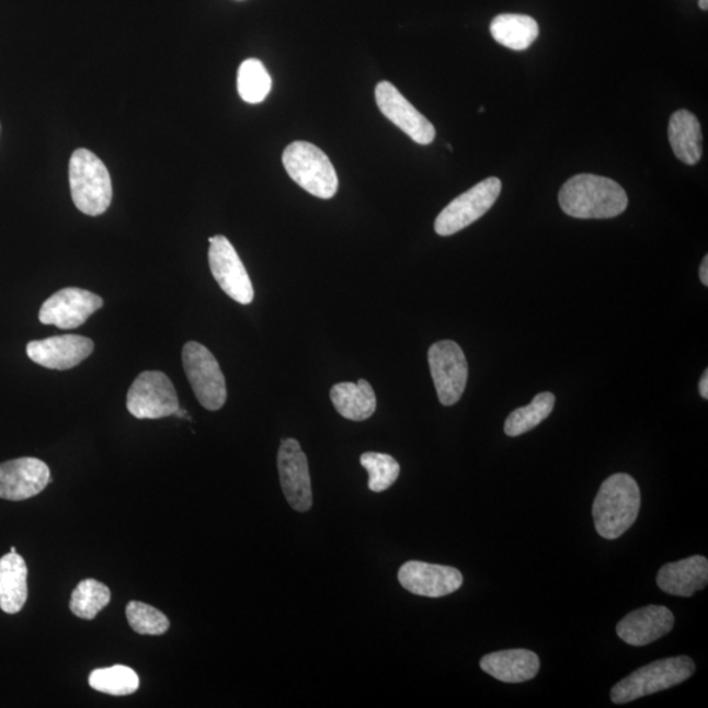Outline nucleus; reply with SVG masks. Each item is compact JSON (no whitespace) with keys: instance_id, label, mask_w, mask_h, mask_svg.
I'll return each mask as SVG.
<instances>
[{"instance_id":"nucleus-27","label":"nucleus","mask_w":708,"mask_h":708,"mask_svg":"<svg viewBox=\"0 0 708 708\" xmlns=\"http://www.w3.org/2000/svg\"><path fill=\"white\" fill-rule=\"evenodd\" d=\"M110 603V587L98 580L87 579L73 590L70 609L79 618L93 619Z\"/></svg>"},{"instance_id":"nucleus-33","label":"nucleus","mask_w":708,"mask_h":708,"mask_svg":"<svg viewBox=\"0 0 708 708\" xmlns=\"http://www.w3.org/2000/svg\"><path fill=\"white\" fill-rule=\"evenodd\" d=\"M10 552H18V551H16V547H11V551H10Z\"/></svg>"},{"instance_id":"nucleus-6","label":"nucleus","mask_w":708,"mask_h":708,"mask_svg":"<svg viewBox=\"0 0 708 708\" xmlns=\"http://www.w3.org/2000/svg\"><path fill=\"white\" fill-rule=\"evenodd\" d=\"M183 366L192 390L204 409H222L227 399L226 380L212 352L203 344L186 343L183 349Z\"/></svg>"},{"instance_id":"nucleus-1","label":"nucleus","mask_w":708,"mask_h":708,"mask_svg":"<svg viewBox=\"0 0 708 708\" xmlns=\"http://www.w3.org/2000/svg\"><path fill=\"white\" fill-rule=\"evenodd\" d=\"M559 204L567 216L573 218L607 219L623 214L629 205V197L614 180L583 173L562 186Z\"/></svg>"},{"instance_id":"nucleus-3","label":"nucleus","mask_w":708,"mask_h":708,"mask_svg":"<svg viewBox=\"0 0 708 708\" xmlns=\"http://www.w3.org/2000/svg\"><path fill=\"white\" fill-rule=\"evenodd\" d=\"M70 190L77 209L87 216L98 217L109 210L112 203V180L105 164L87 149L72 152L69 167Z\"/></svg>"},{"instance_id":"nucleus-23","label":"nucleus","mask_w":708,"mask_h":708,"mask_svg":"<svg viewBox=\"0 0 708 708\" xmlns=\"http://www.w3.org/2000/svg\"><path fill=\"white\" fill-rule=\"evenodd\" d=\"M490 30L496 43L516 52L529 49L539 35L536 20L517 13H501L492 20Z\"/></svg>"},{"instance_id":"nucleus-28","label":"nucleus","mask_w":708,"mask_h":708,"mask_svg":"<svg viewBox=\"0 0 708 708\" xmlns=\"http://www.w3.org/2000/svg\"><path fill=\"white\" fill-rule=\"evenodd\" d=\"M361 465L369 473V490L376 493L389 490L397 482L400 466L396 458L384 453H365L361 456Z\"/></svg>"},{"instance_id":"nucleus-20","label":"nucleus","mask_w":708,"mask_h":708,"mask_svg":"<svg viewBox=\"0 0 708 708\" xmlns=\"http://www.w3.org/2000/svg\"><path fill=\"white\" fill-rule=\"evenodd\" d=\"M28 568L18 552L5 553L0 558V609L16 614L23 609L28 598Z\"/></svg>"},{"instance_id":"nucleus-8","label":"nucleus","mask_w":708,"mask_h":708,"mask_svg":"<svg viewBox=\"0 0 708 708\" xmlns=\"http://www.w3.org/2000/svg\"><path fill=\"white\" fill-rule=\"evenodd\" d=\"M126 407L136 419H163L180 409L178 392L162 372H144L130 386Z\"/></svg>"},{"instance_id":"nucleus-17","label":"nucleus","mask_w":708,"mask_h":708,"mask_svg":"<svg viewBox=\"0 0 708 708\" xmlns=\"http://www.w3.org/2000/svg\"><path fill=\"white\" fill-rule=\"evenodd\" d=\"M673 626L674 616L667 607L651 605L627 614L617 626V636L627 644L643 647L665 637Z\"/></svg>"},{"instance_id":"nucleus-31","label":"nucleus","mask_w":708,"mask_h":708,"mask_svg":"<svg viewBox=\"0 0 708 708\" xmlns=\"http://www.w3.org/2000/svg\"><path fill=\"white\" fill-rule=\"evenodd\" d=\"M699 277L700 282H703L705 286H708V256H705L703 264H700Z\"/></svg>"},{"instance_id":"nucleus-12","label":"nucleus","mask_w":708,"mask_h":708,"mask_svg":"<svg viewBox=\"0 0 708 708\" xmlns=\"http://www.w3.org/2000/svg\"><path fill=\"white\" fill-rule=\"evenodd\" d=\"M278 476L287 503L297 512H307L312 506L309 460L297 439H284L279 446Z\"/></svg>"},{"instance_id":"nucleus-29","label":"nucleus","mask_w":708,"mask_h":708,"mask_svg":"<svg viewBox=\"0 0 708 708\" xmlns=\"http://www.w3.org/2000/svg\"><path fill=\"white\" fill-rule=\"evenodd\" d=\"M126 617L132 629L141 636H163L170 629V620L162 612L139 601L126 606Z\"/></svg>"},{"instance_id":"nucleus-24","label":"nucleus","mask_w":708,"mask_h":708,"mask_svg":"<svg viewBox=\"0 0 708 708\" xmlns=\"http://www.w3.org/2000/svg\"><path fill=\"white\" fill-rule=\"evenodd\" d=\"M556 406V397L551 392H540L534 397L530 404L514 410L507 416L504 431L506 436L517 437L534 430L551 415Z\"/></svg>"},{"instance_id":"nucleus-19","label":"nucleus","mask_w":708,"mask_h":708,"mask_svg":"<svg viewBox=\"0 0 708 708\" xmlns=\"http://www.w3.org/2000/svg\"><path fill=\"white\" fill-rule=\"evenodd\" d=\"M538 654L529 650H506L486 654L480 667L505 684L526 683L539 672Z\"/></svg>"},{"instance_id":"nucleus-2","label":"nucleus","mask_w":708,"mask_h":708,"mask_svg":"<svg viewBox=\"0 0 708 708\" xmlns=\"http://www.w3.org/2000/svg\"><path fill=\"white\" fill-rule=\"evenodd\" d=\"M640 490L629 473L607 478L593 503L594 526L601 537L617 539L636 524L640 511Z\"/></svg>"},{"instance_id":"nucleus-25","label":"nucleus","mask_w":708,"mask_h":708,"mask_svg":"<svg viewBox=\"0 0 708 708\" xmlns=\"http://www.w3.org/2000/svg\"><path fill=\"white\" fill-rule=\"evenodd\" d=\"M272 78L263 62L250 58L240 65L238 71V92L245 103H263L270 95Z\"/></svg>"},{"instance_id":"nucleus-30","label":"nucleus","mask_w":708,"mask_h":708,"mask_svg":"<svg viewBox=\"0 0 708 708\" xmlns=\"http://www.w3.org/2000/svg\"><path fill=\"white\" fill-rule=\"evenodd\" d=\"M700 397L708 399V372L706 370L703 378L699 380Z\"/></svg>"},{"instance_id":"nucleus-9","label":"nucleus","mask_w":708,"mask_h":708,"mask_svg":"<svg viewBox=\"0 0 708 708\" xmlns=\"http://www.w3.org/2000/svg\"><path fill=\"white\" fill-rule=\"evenodd\" d=\"M427 361L441 404L458 403L469 378V364L463 349L452 340H443L431 346Z\"/></svg>"},{"instance_id":"nucleus-15","label":"nucleus","mask_w":708,"mask_h":708,"mask_svg":"<svg viewBox=\"0 0 708 708\" xmlns=\"http://www.w3.org/2000/svg\"><path fill=\"white\" fill-rule=\"evenodd\" d=\"M52 483L48 465L37 458L0 464V499L22 501L37 496Z\"/></svg>"},{"instance_id":"nucleus-5","label":"nucleus","mask_w":708,"mask_h":708,"mask_svg":"<svg viewBox=\"0 0 708 708\" xmlns=\"http://www.w3.org/2000/svg\"><path fill=\"white\" fill-rule=\"evenodd\" d=\"M283 163L287 175L300 189L318 198L329 199L336 195L339 179L326 152L316 145L297 141L287 146Z\"/></svg>"},{"instance_id":"nucleus-18","label":"nucleus","mask_w":708,"mask_h":708,"mask_svg":"<svg viewBox=\"0 0 708 708\" xmlns=\"http://www.w3.org/2000/svg\"><path fill=\"white\" fill-rule=\"evenodd\" d=\"M656 581L660 590L672 596L692 597L708 583V560L694 556L665 564L660 568Z\"/></svg>"},{"instance_id":"nucleus-21","label":"nucleus","mask_w":708,"mask_h":708,"mask_svg":"<svg viewBox=\"0 0 708 708\" xmlns=\"http://www.w3.org/2000/svg\"><path fill=\"white\" fill-rule=\"evenodd\" d=\"M670 144L681 162L696 165L703 158V128L692 112L680 110L673 113L667 128Z\"/></svg>"},{"instance_id":"nucleus-32","label":"nucleus","mask_w":708,"mask_h":708,"mask_svg":"<svg viewBox=\"0 0 708 708\" xmlns=\"http://www.w3.org/2000/svg\"><path fill=\"white\" fill-rule=\"evenodd\" d=\"M699 7H700V10L707 11L708 0H699Z\"/></svg>"},{"instance_id":"nucleus-16","label":"nucleus","mask_w":708,"mask_h":708,"mask_svg":"<svg viewBox=\"0 0 708 708\" xmlns=\"http://www.w3.org/2000/svg\"><path fill=\"white\" fill-rule=\"evenodd\" d=\"M92 352V340L79 335L53 336L26 345V354L33 363L55 370L72 369Z\"/></svg>"},{"instance_id":"nucleus-22","label":"nucleus","mask_w":708,"mask_h":708,"mask_svg":"<svg viewBox=\"0 0 708 708\" xmlns=\"http://www.w3.org/2000/svg\"><path fill=\"white\" fill-rule=\"evenodd\" d=\"M330 396L340 415L352 422H364L377 410L376 392L365 379H359L357 384H338L332 387Z\"/></svg>"},{"instance_id":"nucleus-14","label":"nucleus","mask_w":708,"mask_h":708,"mask_svg":"<svg viewBox=\"0 0 708 708\" xmlns=\"http://www.w3.org/2000/svg\"><path fill=\"white\" fill-rule=\"evenodd\" d=\"M398 579L406 591L430 598L449 596L464 584L463 573L457 568L418 560H411L400 567Z\"/></svg>"},{"instance_id":"nucleus-13","label":"nucleus","mask_w":708,"mask_h":708,"mask_svg":"<svg viewBox=\"0 0 708 708\" xmlns=\"http://www.w3.org/2000/svg\"><path fill=\"white\" fill-rule=\"evenodd\" d=\"M377 105L382 115L419 145H430L436 129L390 82L376 87Z\"/></svg>"},{"instance_id":"nucleus-10","label":"nucleus","mask_w":708,"mask_h":708,"mask_svg":"<svg viewBox=\"0 0 708 708\" xmlns=\"http://www.w3.org/2000/svg\"><path fill=\"white\" fill-rule=\"evenodd\" d=\"M212 275L227 296L240 305H250L255 297L245 266L230 240L224 236L209 239Z\"/></svg>"},{"instance_id":"nucleus-11","label":"nucleus","mask_w":708,"mask_h":708,"mask_svg":"<svg viewBox=\"0 0 708 708\" xmlns=\"http://www.w3.org/2000/svg\"><path fill=\"white\" fill-rule=\"evenodd\" d=\"M104 300L89 290L79 287H66L45 300L38 319L43 324L56 326L61 330H73L83 326L98 310Z\"/></svg>"},{"instance_id":"nucleus-26","label":"nucleus","mask_w":708,"mask_h":708,"mask_svg":"<svg viewBox=\"0 0 708 708\" xmlns=\"http://www.w3.org/2000/svg\"><path fill=\"white\" fill-rule=\"evenodd\" d=\"M89 683L93 690L116 697L130 696L139 687L137 673L125 665L93 671L90 674Z\"/></svg>"},{"instance_id":"nucleus-4","label":"nucleus","mask_w":708,"mask_h":708,"mask_svg":"<svg viewBox=\"0 0 708 708\" xmlns=\"http://www.w3.org/2000/svg\"><path fill=\"white\" fill-rule=\"evenodd\" d=\"M694 672L696 664L687 656L654 661L619 681L612 689V700L616 705L630 704L632 700L683 684Z\"/></svg>"},{"instance_id":"nucleus-7","label":"nucleus","mask_w":708,"mask_h":708,"mask_svg":"<svg viewBox=\"0 0 708 708\" xmlns=\"http://www.w3.org/2000/svg\"><path fill=\"white\" fill-rule=\"evenodd\" d=\"M501 180L489 178L480 182L463 195L454 198L446 208L438 214L434 230L441 237H450L463 231L467 226L477 222L489 212L501 193Z\"/></svg>"}]
</instances>
